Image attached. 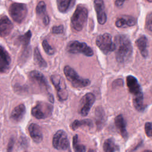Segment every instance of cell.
I'll list each match as a JSON object with an SVG mask.
<instances>
[{"mask_svg": "<svg viewBox=\"0 0 152 152\" xmlns=\"http://www.w3.org/2000/svg\"><path fill=\"white\" fill-rule=\"evenodd\" d=\"M115 57L118 62H128L132 55V46L129 38L125 34H119L115 37Z\"/></svg>", "mask_w": 152, "mask_h": 152, "instance_id": "6da1fadb", "label": "cell"}, {"mask_svg": "<svg viewBox=\"0 0 152 152\" xmlns=\"http://www.w3.org/2000/svg\"><path fill=\"white\" fill-rule=\"evenodd\" d=\"M87 18V9L83 5H78L71 18V25L72 29L77 31L82 30L86 23Z\"/></svg>", "mask_w": 152, "mask_h": 152, "instance_id": "7a4b0ae2", "label": "cell"}, {"mask_svg": "<svg viewBox=\"0 0 152 152\" xmlns=\"http://www.w3.org/2000/svg\"><path fill=\"white\" fill-rule=\"evenodd\" d=\"M64 72L66 79L74 88H84L88 86L91 83L90 80L82 78L73 68L68 65H66L64 67Z\"/></svg>", "mask_w": 152, "mask_h": 152, "instance_id": "3957f363", "label": "cell"}, {"mask_svg": "<svg viewBox=\"0 0 152 152\" xmlns=\"http://www.w3.org/2000/svg\"><path fill=\"white\" fill-rule=\"evenodd\" d=\"M96 43L100 50L105 55H107L115 49V43L112 40L111 35L109 33H104L98 36L96 38Z\"/></svg>", "mask_w": 152, "mask_h": 152, "instance_id": "277c9868", "label": "cell"}, {"mask_svg": "<svg viewBox=\"0 0 152 152\" xmlns=\"http://www.w3.org/2000/svg\"><path fill=\"white\" fill-rule=\"evenodd\" d=\"M50 80L56 89L58 99L60 101L66 100L68 98V94L64 78L59 75L53 74L50 76Z\"/></svg>", "mask_w": 152, "mask_h": 152, "instance_id": "5b68a950", "label": "cell"}, {"mask_svg": "<svg viewBox=\"0 0 152 152\" xmlns=\"http://www.w3.org/2000/svg\"><path fill=\"white\" fill-rule=\"evenodd\" d=\"M53 112V106L43 102H39L32 107L31 113L36 119H42L49 117Z\"/></svg>", "mask_w": 152, "mask_h": 152, "instance_id": "8992f818", "label": "cell"}, {"mask_svg": "<svg viewBox=\"0 0 152 152\" xmlns=\"http://www.w3.org/2000/svg\"><path fill=\"white\" fill-rule=\"evenodd\" d=\"M9 13L14 21L21 23L27 16V6L22 3H13L10 7Z\"/></svg>", "mask_w": 152, "mask_h": 152, "instance_id": "52a82bcc", "label": "cell"}, {"mask_svg": "<svg viewBox=\"0 0 152 152\" xmlns=\"http://www.w3.org/2000/svg\"><path fill=\"white\" fill-rule=\"evenodd\" d=\"M66 50L69 53L73 54L82 53L86 56L93 55V51L90 46L84 42H80L77 40L69 42L66 46Z\"/></svg>", "mask_w": 152, "mask_h": 152, "instance_id": "ba28073f", "label": "cell"}, {"mask_svg": "<svg viewBox=\"0 0 152 152\" xmlns=\"http://www.w3.org/2000/svg\"><path fill=\"white\" fill-rule=\"evenodd\" d=\"M53 147L58 150H66L69 145V140L65 131L62 129L57 131L52 139Z\"/></svg>", "mask_w": 152, "mask_h": 152, "instance_id": "9c48e42d", "label": "cell"}, {"mask_svg": "<svg viewBox=\"0 0 152 152\" xmlns=\"http://www.w3.org/2000/svg\"><path fill=\"white\" fill-rule=\"evenodd\" d=\"M95 96L91 93H87L80 99L78 111L82 116H87L95 102Z\"/></svg>", "mask_w": 152, "mask_h": 152, "instance_id": "30bf717a", "label": "cell"}, {"mask_svg": "<svg viewBox=\"0 0 152 152\" xmlns=\"http://www.w3.org/2000/svg\"><path fill=\"white\" fill-rule=\"evenodd\" d=\"M30 78L35 81L36 83H37L38 84V85L41 87L44 88L47 92H48V98L49 101L51 103H53L54 102V99H53V95L52 94L50 93L49 92V86L48 84V83L46 81V78L44 77V75L40 72L39 71H32L30 72Z\"/></svg>", "mask_w": 152, "mask_h": 152, "instance_id": "8fae6325", "label": "cell"}, {"mask_svg": "<svg viewBox=\"0 0 152 152\" xmlns=\"http://www.w3.org/2000/svg\"><path fill=\"white\" fill-rule=\"evenodd\" d=\"M126 82L129 91L134 95V98L143 96L141 87L135 77L132 75L127 76Z\"/></svg>", "mask_w": 152, "mask_h": 152, "instance_id": "7c38bea8", "label": "cell"}, {"mask_svg": "<svg viewBox=\"0 0 152 152\" xmlns=\"http://www.w3.org/2000/svg\"><path fill=\"white\" fill-rule=\"evenodd\" d=\"M94 6L98 23L102 25L104 24L106 21L107 16L104 10L103 0H94Z\"/></svg>", "mask_w": 152, "mask_h": 152, "instance_id": "4fadbf2b", "label": "cell"}, {"mask_svg": "<svg viewBox=\"0 0 152 152\" xmlns=\"http://www.w3.org/2000/svg\"><path fill=\"white\" fill-rule=\"evenodd\" d=\"M11 62V57L5 48L0 46V72L5 73L9 69Z\"/></svg>", "mask_w": 152, "mask_h": 152, "instance_id": "5bb4252c", "label": "cell"}, {"mask_svg": "<svg viewBox=\"0 0 152 152\" xmlns=\"http://www.w3.org/2000/svg\"><path fill=\"white\" fill-rule=\"evenodd\" d=\"M30 136L34 142L40 143L43 140V134L39 125L35 123L31 124L28 127Z\"/></svg>", "mask_w": 152, "mask_h": 152, "instance_id": "9a60e30c", "label": "cell"}, {"mask_svg": "<svg viewBox=\"0 0 152 152\" xmlns=\"http://www.w3.org/2000/svg\"><path fill=\"white\" fill-rule=\"evenodd\" d=\"M12 28L13 25L7 16H2L0 18V37L8 36Z\"/></svg>", "mask_w": 152, "mask_h": 152, "instance_id": "2e32d148", "label": "cell"}, {"mask_svg": "<svg viewBox=\"0 0 152 152\" xmlns=\"http://www.w3.org/2000/svg\"><path fill=\"white\" fill-rule=\"evenodd\" d=\"M115 124L119 134L125 140L128 138V132L125 120L122 115H118L115 118Z\"/></svg>", "mask_w": 152, "mask_h": 152, "instance_id": "e0dca14e", "label": "cell"}, {"mask_svg": "<svg viewBox=\"0 0 152 152\" xmlns=\"http://www.w3.org/2000/svg\"><path fill=\"white\" fill-rule=\"evenodd\" d=\"M137 23V19L132 16L124 15L119 17L115 21V26L118 28H126L134 26Z\"/></svg>", "mask_w": 152, "mask_h": 152, "instance_id": "ac0fdd59", "label": "cell"}, {"mask_svg": "<svg viewBox=\"0 0 152 152\" xmlns=\"http://www.w3.org/2000/svg\"><path fill=\"white\" fill-rule=\"evenodd\" d=\"M36 12L37 16L42 20L43 24L47 26L49 23V17L46 12V5L44 1H40L36 6Z\"/></svg>", "mask_w": 152, "mask_h": 152, "instance_id": "d6986e66", "label": "cell"}, {"mask_svg": "<svg viewBox=\"0 0 152 152\" xmlns=\"http://www.w3.org/2000/svg\"><path fill=\"white\" fill-rule=\"evenodd\" d=\"M26 109L24 104H20L19 105L17 106L14 108V109L11 112L10 118L14 122H20L23 119L26 114Z\"/></svg>", "mask_w": 152, "mask_h": 152, "instance_id": "ffe728a7", "label": "cell"}, {"mask_svg": "<svg viewBox=\"0 0 152 152\" xmlns=\"http://www.w3.org/2000/svg\"><path fill=\"white\" fill-rule=\"evenodd\" d=\"M135 44L138 48L141 55L144 58L148 57V51L147 49L148 39L144 35L140 36L135 42Z\"/></svg>", "mask_w": 152, "mask_h": 152, "instance_id": "44dd1931", "label": "cell"}, {"mask_svg": "<svg viewBox=\"0 0 152 152\" xmlns=\"http://www.w3.org/2000/svg\"><path fill=\"white\" fill-rule=\"evenodd\" d=\"M95 118L96 124L98 129H101L106 122L105 112L102 107L97 106L95 109Z\"/></svg>", "mask_w": 152, "mask_h": 152, "instance_id": "7402d4cb", "label": "cell"}, {"mask_svg": "<svg viewBox=\"0 0 152 152\" xmlns=\"http://www.w3.org/2000/svg\"><path fill=\"white\" fill-rule=\"evenodd\" d=\"M103 149L104 152H115L119 150V147L116 144L113 138H109L104 141Z\"/></svg>", "mask_w": 152, "mask_h": 152, "instance_id": "603a6c76", "label": "cell"}, {"mask_svg": "<svg viewBox=\"0 0 152 152\" xmlns=\"http://www.w3.org/2000/svg\"><path fill=\"white\" fill-rule=\"evenodd\" d=\"M93 122L89 119H84L82 120H75L71 125V128L73 131L77 129L81 126H87L89 127L93 126Z\"/></svg>", "mask_w": 152, "mask_h": 152, "instance_id": "cb8c5ba5", "label": "cell"}, {"mask_svg": "<svg viewBox=\"0 0 152 152\" xmlns=\"http://www.w3.org/2000/svg\"><path fill=\"white\" fill-rule=\"evenodd\" d=\"M34 60L36 64L42 68H46L48 66L46 62L42 58L41 53L37 48H36L34 50Z\"/></svg>", "mask_w": 152, "mask_h": 152, "instance_id": "d4e9b609", "label": "cell"}, {"mask_svg": "<svg viewBox=\"0 0 152 152\" xmlns=\"http://www.w3.org/2000/svg\"><path fill=\"white\" fill-rule=\"evenodd\" d=\"M72 0H56L58 10L62 13L66 12L71 7Z\"/></svg>", "mask_w": 152, "mask_h": 152, "instance_id": "484cf974", "label": "cell"}, {"mask_svg": "<svg viewBox=\"0 0 152 152\" xmlns=\"http://www.w3.org/2000/svg\"><path fill=\"white\" fill-rule=\"evenodd\" d=\"M72 147L74 152H86V147L84 145L79 144L77 134L74 135L72 138Z\"/></svg>", "mask_w": 152, "mask_h": 152, "instance_id": "4316f807", "label": "cell"}, {"mask_svg": "<svg viewBox=\"0 0 152 152\" xmlns=\"http://www.w3.org/2000/svg\"><path fill=\"white\" fill-rule=\"evenodd\" d=\"M31 37V32L30 30H28L24 34L19 36L18 38V40L24 47L26 48L28 45Z\"/></svg>", "mask_w": 152, "mask_h": 152, "instance_id": "83f0119b", "label": "cell"}, {"mask_svg": "<svg viewBox=\"0 0 152 152\" xmlns=\"http://www.w3.org/2000/svg\"><path fill=\"white\" fill-rule=\"evenodd\" d=\"M42 46L45 52L49 55H52L55 53V49L49 44L46 40H44L42 42Z\"/></svg>", "mask_w": 152, "mask_h": 152, "instance_id": "f1b7e54d", "label": "cell"}, {"mask_svg": "<svg viewBox=\"0 0 152 152\" xmlns=\"http://www.w3.org/2000/svg\"><path fill=\"white\" fill-rule=\"evenodd\" d=\"M145 28L151 34L152 31V14L151 12L147 14L146 17Z\"/></svg>", "mask_w": 152, "mask_h": 152, "instance_id": "f546056e", "label": "cell"}, {"mask_svg": "<svg viewBox=\"0 0 152 152\" xmlns=\"http://www.w3.org/2000/svg\"><path fill=\"white\" fill-rule=\"evenodd\" d=\"M144 129H145V132L147 135V137L149 138H151L152 136V126H151V123L150 122H147L145 124L144 126Z\"/></svg>", "mask_w": 152, "mask_h": 152, "instance_id": "4dcf8cb0", "label": "cell"}, {"mask_svg": "<svg viewBox=\"0 0 152 152\" xmlns=\"http://www.w3.org/2000/svg\"><path fill=\"white\" fill-rule=\"evenodd\" d=\"M64 30V28L62 25H59L58 26H55L52 28V33L55 34H62L63 33Z\"/></svg>", "mask_w": 152, "mask_h": 152, "instance_id": "1f68e13d", "label": "cell"}, {"mask_svg": "<svg viewBox=\"0 0 152 152\" xmlns=\"http://www.w3.org/2000/svg\"><path fill=\"white\" fill-rule=\"evenodd\" d=\"M14 142H15L14 138L13 137H11L7 145V152H12V148L14 145Z\"/></svg>", "mask_w": 152, "mask_h": 152, "instance_id": "d6a6232c", "label": "cell"}, {"mask_svg": "<svg viewBox=\"0 0 152 152\" xmlns=\"http://www.w3.org/2000/svg\"><path fill=\"white\" fill-rule=\"evenodd\" d=\"M125 1H126V0H116L115 2V5L118 7H121L124 4V3Z\"/></svg>", "mask_w": 152, "mask_h": 152, "instance_id": "836d02e7", "label": "cell"}, {"mask_svg": "<svg viewBox=\"0 0 152 152\" xmlns=\"http://www.w3.org/2000/svg\"><path fill=\"white\" fill-rule=\"evenodd\" d=\"M88 152H96L94 150H93V149H90L88 151Z\"/></svg>", "mask_w": 152, "mask_h": 152, "instance_id": "e575fe53", "label": "cell"}, {"mask_svg": "<svg viewBox=\"0 0 152 152\" xmlns=\"http://www.w3.org/2000/svg\"><path fill=\"white\" fill-rule=\"evenodd\" d=\"M142 152H151V150H147L143 151Z\"/></svg>", "mask_w": 152, "mask_h": 152, "instance_id": "d590c367", "label": "cell"}, {"mask_svg": "<svg viewBox=\"0 0 152 152\" xmlns=\"http://www.w3.org/2000/svg\"><path fill=\"white\" fill-rule=\"evenodd\" d=\"M148 2H151V1H152V0H147Z\"/></svg>", "mask_w": 152, "mask_h": 152, "instance_id": "8d00e7d4", "label": "cell"}]
</instances>
